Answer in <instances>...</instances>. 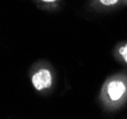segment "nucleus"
<instances>
[{
  "instance_id": "1",
  "label": "nucleus",
  "mask_w": 127,
  "mask_h": 119,
  "mask_svg": "<svg viewBox=\"0 0 127 119\" xmlns=\"http://www.w3.org/2000/svg\"><path fill=\"white\" fill-rule=\"evenodd\" d=\"M32 84L38 91L49 88L52 84V75L50 71L47 70L39 71L32 76Z\"/></svg>"
},
{
  "instance_id": "2",
  "label": "nucleus",
  "mask_w": 127,
  "mask_h": 119,
  "mask_svg": "<svg viewBox=\"0 0 127 119\" xmlns=\"http://www.w3.org/2000/svg\"><path fill=\"white\" fill-rule=\"evenodd\" d=\"M125 92V86L121 81H112L108 86V94L112 100H119Z\"/></svg>"
},
{
  "instance_id": "3",
  "label": "nucleus",
  "mask_w": 127,
  "mask_h": 119,
  "mask_svg": "<svg viewBox=\"0 0 127 119\" xmlns=\"http://www.w3.org/2000/svg\"><path fill=\"white\" fill-rule=\"evenodd\" d=\"M120 53L123 56L124 60H125V62L127 63V44L125 45L124 47H122V48L120 49Z\"/></svg>"
},
{
  "instance_id": "4",
  "label": "nucleus",
  "mask_w": 127,
  "mask_h": 119,
  "mask_svg": "<svg viewBox=\"0 0 127 119\" xmlns=\"http://www.w3.org/2000/svg\"><path fill=\"white\" fill-rule=\"evenodd\" d=\"M119 0H100L103 5H114Z\"/></svg>"
},
{
  "instance_id": "5",
  "label": "nucleus",
  "mask_w": 127,
  "mask_h": 119,
  "mask_svg": "<svg viewBox=\"0 0 127 119\" xmlns=\"http://www.w3.org/2000/svg\"><path fill=\"white\" fill-rule=\"evenodd\" d=\"M43 1H47V2H53V1H55V0H43Z\"/></svg>"
}]
</instances>
